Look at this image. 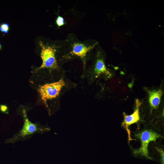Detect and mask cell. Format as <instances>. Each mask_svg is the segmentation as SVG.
<instances>
[{
    "label": "cell",
    "mask_w": 164,
    "mask_h": 164,
    "mask_svg": "<svg viewBox=\"0 0 164 164\" xmlns=\"http://www.w3.org/2000/svg\"><path fill=\"white\" fill-rule=\"evenodd\" d=\"M39 44L42 61L39 69L44 70L48 83L59 80L66 75L62 61L66 47L65 39L46 43L40 41Z\"/></svg>",
    "instance_id": "cell-1"
},
{
    "label": "cell",
    "mask_w": 164,
    "mask_h": 164,
    "mask_svg": "<svg viewBox=\"0 0 164 164\" xmlns=\"http://www.w3.org/2000/svg\"><path fill=\"white\" fill-rule=\"evenodd\" d=\"M137 128L131 135L135 140L140 143L139 148L132 149L131 154L133 157L145 159L155 161L150 155L149 146L152 142H154L164 138V119H159L152 121L146 120L137 125Z\"/></svg>",
    "instance_id": "cell-2"
},
{
    "label": "cell",
    "mask_w": 164,
    "mask_h": 164,
    "mask_svg": "<svg viewBox=\"0 0 164 164\" xmlns=\"http://www.w3.org/2000/svg\"><path fill=\"white\" fill-rule=\"evenodd\" d=\"M65 39L66 47L62 59L63 64L75 59L80 60L83 64L82 73H84L87 68L88 62L93 59L95 50L99 44L98 42L92 39L81 41L73 33L69 34Z\"/></svg>",
    "instance_id": "cell-3"
},
{
    "label": "cell",
    "mask_w": 164,
    "mask_h": 164,
    "mask_svg": "<svg viewBox=\"0 0 164 164\" xmlns=\"http://www.w3.org/2000/svg\"><path fill=\"white\" fill-rule=\"evenodd\" d=\"M146 97L142 99L140 108L145 120L152 121L164 119V83L159 86L143 88Z\"/></svg>",
    "instance_id": "cell-4"
},
{
    "label": "cell",
    "mask_w": 164,
    "mask_h": 164,
    "mask_svg": "<svg viewBox=\"0 0 164 164\" xmlns=\"http://www.w3.org/2000/svg\"><path fill=\"white\" fill-rule=\"evenodd\" d=\"M106 58L105 52L99 44L95 50L91 65L87 67L81 77L86 79L89 86L92 85L98 79L107 81L114 77L115 72L106 66Z\"/></svg>",
    "instance_id": "cell-5"
},
{
    "label": "cell",
    "mask_w": 164,
    "mask_h": 164,
    "mask_svg": "<svg viewBox=\"0 0 164 164\" xmlns=\"http://www.w3.org/2000/svg\"><path fill=\"white\" fill-rule=\"evenodd\" d=\"M76 86V84L65 75L57 81L43 85L39 88L38 91L47 108L49 102L59 104L63 95Z\"/></svg>",
    "instance_id": "cell-6"
},
{
    "label": "cell",
    "mask_w": 164,
    "mask_h": 164,
    "mask_svg": "<svg viewBox=\"0 0 164 164\" xmlns=\"http://www.w3.org/2000/svg\"><path fill=\"white\" fill-rule=\"evenodd\" d=\"M21 109L20 114L23 119V125L12 137L5 140V144H14L19 141H26L31 139L36 134H42L50 131L47 126L31 122L27 116V110L24 107Z\"/></svg>",
    "instance_id": "cell-7"
},
{
    "label": "cell",
    "mask_w": 164,
    "mask_h": 164,
    "mask_svg": "<svg viewBox=\"0 0 164 164\" xmlns=\"http://www.w3.org/2000/svg\"><path fill=\"white\" fill-rule=\"evenodd\" d=\"M142 103V99L135 98L134 101L133 112L132 114L130 115H128L125 112H123L122 114L123 119L121 123V127L126 130L127 133L129 143L131 140V132L129 127L134 124H137L138 125L146 121L141 110Z\"/></svg>",
    "instance_id": "cell-8"
},
{
    "label": "cell",
    "mask_w": 164,
    "mask_h": 164,
    "mask_svg": "<svg viewBox=\"0 0 164 164\" xmlns=\"http://www.w3.org/2000/svg\"><path fill=\"white\" fill-rule=\"evenodd\" d=\"M150 144L149 148L151 149L152 153H150L156 161L159 164H164V148L160 141L152 142Z\"/></svg>",
    "instance_id": "cell-9"
},
{
    "label": "cell",
    "mask_w": 164,
    "mask_h": 164,
    "mask_svg": "<svg viewBox=\"0 0 164 164\" xmlns=\"http://www.w3.org/2000/svg\"><path fill=\"white\" fill-rule=\"evenodd\" d=\"M56 24L59 27L63 26L65 24V20L64 18L60 16H58L56 20Z\"/></svg>",
    "instance_id": "cell-10"
},
{
    "label": "cell",
    "mask_w": 164,
    "mask_h": 164,
    "mask_svg": "<svg viewBox=\"0 0 164 164\" xmlns=\"http://www.w3.org/2000/svg\"><path fill=\"white\" fill-rule=\"evenodd\" d=\"M9 30V26L7 23H3L0 26V30L5 33H7Z\"/></svg>",
    "instance_id": "cell-11"
},
{
    "label": "cell",
    "mask_w": 164,
    "mask_h": 164,
    "mask_svg": "<svg viewBox=\"0 0 164 164\" xmlns=\"http://www.w3.org/2000/svg\"><path fill=\"white\" fill-rule=\"evenodd\" d=\"M0 111L5 114H8L9 111L8 106L5 105H0Z\"/></svg>",
    "instance_id": "cell-12"
},
{
    "label": "cell",
    "mask_w": 164,
    "mask_h": 164,
    "mask_svg": "<svg viewBox=\"0 0 164 164\" xmlns=\"http://www.w3.org/2000/svg\"><path fill=\"white\" fill-rule=\"evenodd\" d=\"M1 44H0V50L1 49Z\"/></svg>",
    "instance_id": "cell-13"
}]
</instances>
